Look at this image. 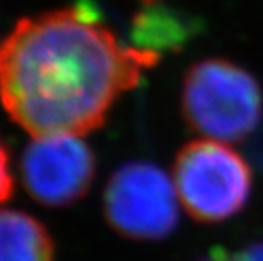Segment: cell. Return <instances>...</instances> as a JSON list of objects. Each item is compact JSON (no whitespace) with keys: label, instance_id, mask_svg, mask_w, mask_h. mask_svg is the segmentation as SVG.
<instances>
[{"label":"cell","instance_id":"cell-7","mask_svg":"<svg viewBox=\"0 0 263 261\" xmlns=\"http://www.w3.org/2000/svg\"><path fill=\"white\" fill-rule=\"evenodd\" d=\"M0 261H54L46 226L21 210H0Z\"/></svg>","mask_w":263,"mask_h":261},{"label":"cell","instance_id":"cell-5","mask_svg":"<svg viewBox=\"0 0 263 261\" xmlns=\"http://www.w3.org/2000/svg\"><path fill=\"white\" fill-rule=\"evenodd\" d=\"M21 171L22 183L36 202L65 207L88 192L95 176V158L80 136H37L22 154Z\"/></svg>","mask_w":263,"mask_h":261},{"label":"cell","instance_id":"cell-3","mask_svg":"<svg viewBox=\"0 0 263 261\" xmlns=\"http://www.w3.org/2000/svg\"><path fill=\"white\" fill-rule=\"evenodd\" d=\"M172 180L180 207L200 224L233 219L253 188L248 161L228 143L214 139L187 143L175 156Z\"/></svg>","mask_w":263,"mask_h":261},{"label":"cell","instance_id":"cell-8","mask_svg":"<svg viewBox=\"0 0 263 261\" xmlns=\"http://www.w3.org/2000/svg\"><path fill=\"white\" fill-rule=\"evenodd\" d=\"M14 192V178L9 166V154L0 144V204L7 202Z\"/></svg>","mask_w":263,"mask_h":261},{"label":"cell","instance_id":"cell-2","mask_svg":"<svg viewBox=\"0 0 263 261\" xmlns=\"http://www.w3.org/2000/svg\"><path fill=\"white\" fill-rule=\"evenodd\" d=\"M182 114L205 139L238 143L261 117V90L253 76L228 59H202L190 66L182 85Z\"/></svg>","mask_w":263,"mask_h":261},{"label":"cell","instance_id":"cell-1","mask_svg":"<svg viewBox=\"0 0 263 261\" xmlns=\"http://www.w3.org/2000/svg\"><path fill=\"white\" fill-rule=\"evenodd\" d=\"M158 59L121 44L80 2L19 21L0 43V101L32 137L82 136L102 126Z\"/></svg>","mask_w":263,"mask_h":261},{"label":"cell","instance_id":"cell-9","mask_svg":"<svg viewBox=\"0 0 263 261\" xmlns=\"http://www.w3.org/2000/svg\"><path fill=\"white\" fill-rule=\"evenodd\" d=\"M144 4H151V2H155V0H143Z\"/></svg>","mask_w":263,"mask_h":261},{"label":"cell","instance_id":"cell-6","mask_svg":"<svg viewBox=\"0 0 263 261\" xmlns=\"http://www.w3.org/2000/svg\"><path fill=\"white\" fill-rule=\"evenodd\" d=\"M195 31L197 24H194L187 15L151 2L134 17L131 37L134 48L160 58L165 51H177Z\"/></svg>","mask_w":263,"mask_h":261},{"label":"cell","instance_id":"cell-4","mask_svg":"<svg viewBox=\"0 0 263 261\" xmlns=\"http://www.w3.org/2000/svg\"><path fill=\"white\" fill-rule=\"evenodd\" d=\"M173 180L148 161L117 168L104 192V215L117 234L133 241H160L178 222Z\"/></svg>","mask_w":263,"mask_h":261}]
</instances>
